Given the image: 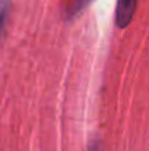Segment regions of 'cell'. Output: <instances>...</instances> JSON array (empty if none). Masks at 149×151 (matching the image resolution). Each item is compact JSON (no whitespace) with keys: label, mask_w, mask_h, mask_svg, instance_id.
<instances>
[{"label":"cell","mask_w":149,"mask_h":151,"mask_svg":"<svg viewBox=\"0 0 149 151\" xmlns=\"http://www.w3.org/2000/svg\"><path fill=\"white\" fill-rule=\"evenodd\" d=\"M139 0H117L115 7V25L118 28H126L133 19L135 10Z\"/></svg>","instance_id":"obj_1"},{"label":"cell","mask_w":149,"mask_h":151,"mask_svg":"<svg viewBox=\"0 0 149 151\" xmlns=\"http://www.w3.org/2000/svg\"><path fill=\"white\" fill-rule=\"evenodd\" d=\"M10 6H12V0H0V38L4 32V28L9 19Z\"/></svg>","instance_id":"obj_2"},{"label":"cell","mask_w":149,"mask_h":151,"mask_svg":"<svg viewBox=\"0 0 149 151\" xmlns=\"http://www.w3.org/2000/svg\"><path fill=\"white\" fill-rule=\"evenodd\" d=\"M92 0H73V3L70 4V7L67 9V16L69 18H72V16H75V15H78L83 7H86L89 3H91Z\"/></svg>","instance_id":"obj_3"},{"label":"cell","mask_w":149,"mask_h":151,"mask_svg":"<svg viewBox=\"0 0 149 151\" xmlns=\"http://www.w3.org/2000/svg\"><path fill=\"white\" fill-rule=\"evenodd\" d=\"M89 151H98V147H97V145H92V147L89 148Z\"/></svg>","instance_id":"obj_4"}]
</instances>
